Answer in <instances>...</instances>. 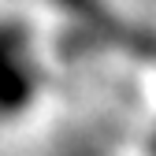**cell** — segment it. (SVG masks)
Instances as JSON below:
<instances>
[]
</instances>
